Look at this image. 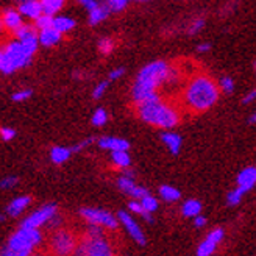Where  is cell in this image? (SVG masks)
Returning a JSON list of instances; mask_svg holds the SVG:
<instances>
[{"label": "cell", "instance_id": "6da1fadb", "mask_svg": "<svg viewBox=\"0 0 256 256\" xmlns=\"http://www.w3.org/2000/svg\"><path fill=\"white\" fill-rule=\"evenodd\" d=\"M175 78V70L169 66V62L162 60L153 61L139 70L136 82L133 84V102L134 105L140 102L155 100L160 97L158 88Z\"/></svg>", "mask_w": 256, "mask_h": 256}, {"label": "cell", "instance_id": "7a4b0ae2", "mask_svg": "<svg viewBox=\"0 0 256 256\" xmlns=\"http://www.w3.org/2000/svg\"><path fill=\"white\" fill-rule=\"evenodd\" d=\"M220 97L219 84L206 74H197L189 80L183 91V104L192 112L211 110Z\"/></svg>", "mask_w": 256, "mask_h": 256}, {"label": "cell", "instance_id": "3957f363", "mask_svg": "<svg viewBox=\"0 0 256 256\" xmlns=\"http://www.w3.org/2000/svg\"><path fill=\"white\" fill-rule=\"evenodd\" d=\"M136 116L144 124L162 128V130H170L180 124L182 119L180 111L161 97L136 104Z\"/></svg>", "mask_w": 256, "mask_h": 256}, {"label": "cell", "instance_id": "277c9868", "mask_svg": "<svg viewBox=\"0 0 256 256\" xmlns=\"http://www.w3.org/2000/svg\"><path fill=\"white\" fill-rule=\"evenodd\" d=\"M33 54L28 52L18 40L6 44V47L2 50V60H0V72L4 74H12L19 69L27 68L32 62Z\"/></svg>", "mask_w": 256, "mask_h": 256}, {"label": "cell", "instance_id": "5b68a950", "mask_svg": "<svg viewBox=\"0 0 256 256\" xmlns=\"http://www.w3.org/2000/svg\"><path fill=\"white\" fill-rule=\"evenodd\" d=\"M44 240V236L41 233V230L38 228H25L20 226L16 233H12L8 238L6 247L12 250H28L34 252L38 246H41Z\"/></svg>", "mask_w": 256, "mask_h": 256}, {"label": "cell", "instance_id": "8992f818", "mask_svg": "<svg viewBox=\"0 0 256 256\" xmlns=\"http://www.w3.org/2000/svg\"><path fill=\"white\" fill-rule=\"evenodd\" d=\"M78 238L66 228H58L48 239V253L52 256H70Z\"/></svg>", "mask_w": 256, "mask_h": 256}, {"label": "cell", "instance_id": "52a82bcc", "mask_svg": "<svg viewBox=\"0 0 256 256\" xmlns=\"http://www.w3.org/2000/svg\"><path fill=\"white\" fill-rule=\"evenodd\" d=\"M80 216L83 217V220H86L89 225H97V226H102L104 230H111V232L119 228L118 217H114L111 212H108L105 210L84 206L80 210Z\"/></svg>", "mask_w": 256, "mask_h": 256}, {"label": "cell", "instance_id": "ba28073f", "mask_svg": "<svg viewBox=\"0 0 256 256\" xmlns=\"http://www.w3.org/2000/svg\"><path fill=\"white\" fill-rule=\"evenodd\" d=\"M58 212V206L55 203H48V204H44L42 208H40L38 211L32 212L30 216H27L24 219V222L20 224V226H25V228H38L41 230V226H44L52 217Z\"/></svg>", "mask_w": 256, "mask_h": 256}, {"label": "cell", "instance_id": "9c48e42d", "mask_svg": "<svg viewBox=\"0 0 256 256\" xmlns=\"http://www.w3.org/2000/svg\"><path fill=\"white\" fill-rule=\"evenodd\" d=\"M224 236H225V232L224 228H214L211 232L206 234L200 246L197 248V256H212L219 247V244L224 240Z\"/></svg>", "mask_w": 256, "mask_h": 256}, {"label": "cell", "instance_id": "30bf717a", "mask_svg": "<svg viewBox=\"0 0 256 256\" xmlns=\"http://www.w3.org/2000/svg\"><path fill=\"white\" fill-rule=\"evenodd\" d=\"M18 41L32 52L33 55L36 54L38 50V46H40V41H38V33H36V28L33 25H28V24H22L20 27L14 32Z\"/></svg>", "mask_w": 256, "mask_h": 256}, {"label": "cell", "instance_id": "8fae6325", "mask_svg": "<svg viewBox=\"0 0 256 256\" xmlns=\"http://www.w3.org/2000/svg\"><path fill=\"white\" fill-rule=\"evenodd\" d=\"M118 220H119V224H122L125 226L126 233L130 234L139 246H146L147 239H146V236L142 233V228H140L139 224L133 219L132 214H128L126 211H119L118 212Z\"/></svg>", "mask_w": 256, "mask_h": 256}, {"label": "cell", "instance_id": "7c38bea8", "mask_svg": "<svg viewBox=\"0 0 256 256\" xmlns=\"http://www.w3.org/2000/svg\"><path fill=\"white\" fill-rule=\"evenodd\" d=\"M88 256H116V252L108 238L104 236L98 239H88Z\"/></svg>", "mask_w": 256, "mask_h": 256}, {"label": "cell", "instance_id": "4fadbf2b", "mask_svg": "<svg viewBox=\"0 0 256 256\" xmlns=\"http://www.w3.org/2000/svg\"><path fill=\"white\" fill-rule=\"evenodd\" d=\"M118 186L120 188L122 192H125L126 196L133 197L134 200H139V198H142L144 196L148 194V190L146 188L136 184L134 178H128V176H124V175L118 180Z\"/></svg>", "mask_w": 256, "mask_h": 256}, {"label": "cell", "instance_id": "5bb4252c", "mask_svg": "<svg viewBox=\"0 0 256 256\" xmlns=\"http://www.w3.org/2000/svg\"><path fill=\"white\" fill-rule=\"evenodd\" d=\"M18 11L22 18L34 20L42 14V6L40 4V0H24V2L19 5Z\"/></svg>", "mask_w": 256, "mask_h": 256}, {"label": "cell", "instance_id": "9a60e30c", "mask_svg": "<svg viewBox=\"0 0 256 256\" xmlns=\"http://www.w3.org/2000/svg\"><path fill=\"white\" fill-rule=\"evenodd\" d=\"M2 22H4V28L11 32L12 34H14V32L20 27V25L24 24L22 22V16L19 14V11L14 10V8H8L2 12Z\"/></svg>", "mask_w": 256, "mask_h": 256}, {"label": "cell", "instance_id": "2e32d148", "mask_svg": "<svg viewBox=\"0 0 256 256\" xmlns=\"http://www.w3.org/2000/svg\"><path fill=\"white\" fill-rule=\"evenodd\" d=\"M100 148H105L110 152H119V150H128L130 148V142L122 138H112V136H105L97 140Z\"/></svg>", "mask_w": 256, "mask_h": 256}, {"label": "cell", "instance_id": "e0dca14e", "mask_svg": "<svg viewBox=\"0 0 256 256\" xmlns=\"http://www.w3.org/2000/svg\"><path fill=\"white\" fill-rule=\"evenodd\" d=\"M236 183L239 188H242L246 192L252 190L256 184V168L253 166H248L244 170H240L238 178H236Z\"/></svg>", "mask_w": 256, "mask_h": 256}, {"label": "cell", "instance_id": "ac0fdd59", "mask_svg": "<svg viewBox=\"0 0 256 256\" xmlns=\"http://www.w3.org/2000/svg\"><path fill=\"white\" fill-rule=\"evenodd\" d=\"M32 197L30 196H22V197H18L14 200H11L10 204L6 206V214L10 217H18L20 216L25 210H27L30 204H32Z\"/></svg>", "mask_w": 256, "mask_h": 256}, {"label": "cell", "instance_id": "d6986e66", "mask_svg": "<svg viewBox=\"0 0 256 256\" xmlns=\"http://www.w3.org/2000/svg\"><path fill=\"white\" fill-rule=\"evenodd\" d=\"M61 36L62 34L60 32H56L54 27H50V28L40 32V34H38V41H40V44L44 47H54L61 41Z\"/></svg>", "mask_w": 256, "mask_h": 256}, {"label": "cell", "instance_id": "ffe728a7", "mask_svg": "<svg viewBox=\"0 0 256 256\" xmlns=\"http://www.w3.org/2000/svg\"><path fill=\"white\" fill-rule=\"evenodd\" d=\"M161 140L168 146V148L170 150L172 155H178L182 150V144H183V139L180 134H176L174 132H164L161 134Z\"/></svg>", "mask_w": 256, "mask_h": 256}, {"label": "cell", "instance_id": "44dd1931", "mask_svg": "<svg viewBox=\"0 0 256 256\" xmlns=\"http://www.w3.org/2000/svg\"><path fill=\"white\" fill-rule=\"evenodd\" d=\"M110 8L106 4H98L94 10L89 11V18L88 22L91 25H98L100 22H104L108 16H110Z\"/></svg>", "mask_w": 256, "mask_h": 256}, {"label": "cell", "instance_id": "7402d4cb", "mask_svg": "<svg viewBox=\"0 0 256 256\" xmlns=\"http://www.w3.org/2000/svg\"><path fill=\"white\" fill-rule=\"evenodd\" d=\"M72 156V150L69 147H61V146H55L50 150V160H52L54 164L61 166L66 161H69V158Z\"/></svg>", "mask_w": 256, "mask_h": 256}, {"label": "cell", "instance_id": "603a6c76", "mask_svg": "<svg viewBox=\"0 0 256 256\" xmlns=\"http://www.w3.org/2000/svg\"><path fill=\"white\" fill-rule=\"evenodd\" d=\"M111 162L114 168L118 169H126L132 166V158L128 155V150H119V152H111Z\"/></svg>", "mask_w": 256, "mask_h": 256}, {"label": "cell", "instance_id": "cb8c5ba5", "mask_svg": "<svg viewBox=\"0 0 256 256\" xmlns=\"http://www.w3.org/2000/svg\"><path fill=\"white\" fill-rule=\"evenodd\" d=\"M202 212V203L196 198H189L183 203L182 206V214L188 219H194V217L200 216Z\"/></svg>", "mask_w": 256, "mask_h": 256}, {"label": "cell", "instance_id": "d4e9b609", "mask_svg": "<svg viewBox=\"0 0 256 256\" xmlns=\"http://www.w3.org/2000/svg\"><path fill=\"white\" fill-rule=\"evenodd\" d=\"M52 27L56 32H60L61 34H64V33H69L75 28V20L72 18H68V16H58V18H54Z\"/></svg>", "mask_w": 256, "mask_h": 256}, {"label": "cell", "instance_id": "484cf974", "mask_svg": "<svg viewBox=\"0 0 256 256\" xmlns=\"http://www.w3.org/2000/svg\"><path fill=\"white\" fill-rule=\"evenodd\" d=\"M40 4L42 6V12L44 14H50L54 16L64 6L66 0H40Z\"/></svg>", "mask_w": 256, "mask_h": 256}, {"label": "cell", "instance_id": "4316f807", "mask_svg": "<svg viewBox=\"0 0 256 256\" xmlns=\"http://www.w3.org/2000/svg\"><path fill=\"white\" fill-rule=\"evenodd\" d=\"M160 196H161V198H162L164 202L172 203V202H176L178 198L182 197V192L178 190L176 188H174V186L164 184V186L160 188Z\"/></svg>", "mask_w": 256, "mask_h": 256}, {"label": "cell", "instance_id": "83f0119b", "mask_svg": "<svg viewBox=\"0 0 256 256\" xmlns=\"http://www.w3.org/2000/svg\"><path fill=\"white\" fill-rule=\"evenodd\" d=\"M247 194V192L242 189V188H239V186H236L233 190H230L228 192V196H226V203L230 204V206H238V204L242 202V197H244Z\"/></svg>", "mask_w": 256, "mask_h": 256}, {"label": "cell", "instance_id": "f1b7e54d", "mask_svg": "<svg viewBox=\"0 0 256 256\" xmlns=\"http://www.w3.org/2000/svg\"><path fill=\"white\" fill-rule=\"evenodd\" d=\"M128 210H130L132 212H134V214H138V216H140L147 222H153V214L152 212H147L142 206H140L139 200H132L130 203H128Z\"/></svg>", "mask_w": 256, "mask_h": 256}, {"label": "cell", "instance_id": "f546056e", "mask_svg": "<svg viewBox=\"0 0 256 256\" xmlns=\"http://www.w3.org/2000/svg\"><path fill=\"white\" fill-rule=\"evenodd\" d=\"M139 203H140V206H142L147 212H155L156 210H158V206H160V202H158V198L156 197H153V196H150V194H147V196H144L142 198H139Z\"/></svg>", "mask_w": 256, "mask_h": 256}, {"label": "cell", "instance_id": "4dcf8cb0", "mask_svg": "<svg viewBox=\"0 0 256 256\" xmlns=\"http://www.w3.org/2000/svg\"><path fill=\"white\" fill-rule=\"evenodd\" d=\"M54 25V16H50V14H42L38 18V19H34V25L33 27L36 28V30H46V28H50Z\"/></svg>", "mask_w": 256, "mask_h": 256}, {"label": "cell", "instance_id": "1f68e13d", "mask_svg": "<svg viewBox=\"0 0 256 256\" xmlns=\"http://www.w3.org/2000/svg\"><path fill=\"white\" fill-rule=\"evenodd\" d=\"M91 122H92L94 126H104L108 122V112H106V110H104V108L96 110V112L92 114Z\"/></svg>", "mask_w": 256, "mask_h": 256}, {"label": "cell", "instance_id": "d6a6232c", "mask_svg": "<svg viewBox=\"0 0 256 256\" xmlns=\"http://www.w3.org/2000/svg\"><path fill=\"white\" fill-rule=\"evenodd\" d=\"M97 47H98V52L102 55H110L114 50V41L111 40V38H102L97 44Z\"/></svg>", "mask_w": 256, "mask_h": 256}, {"label": "cell", "instance_id": "836d02e7", "mask_svg": "<svg viewBox=\"0 0 256 256\" xmlns=\"http://www.w3.org/2000/svg\"><path fill=\"white\" fill-rule=\"evenodd\" d=\"M70 256H88V239L83 236L82 239H78L76 246L74 247Z\"/></svg>", "mask_w": 256, "mask_h": 256}, {"label": "cell", "instance_id": "e575fe53", "mask_svg": "<svg viewBox=\"0 0 256 256\" xmlns=\"http://www.w3.org/2000/svg\"><path fill=\"white\" fill-rule=\"evenodd\" d=\"M219 84V89L220 92H225V94H232L234 91V82L232 76H222L220 82L217 83Z\"/></svg>", "mask_w": 256, "mask_h": 256}, {"label": "cell", "instance_id": "d590c367", "mask_svg": "<svg viewBox=\"0 0 256 256\" xmlns=\"http://www.w3.org/2000/svg\"><path fill=\"white\" fill-rule=\"evenodd\" d=\"M104 236H105L104 228L97 226V225H89V228L84 232V238H88V239H98Z\"/></svg>", "mask_w": 256, "mask_h": 256}, {"label": "cell", "instance_id": "8d00e7d4", "mask_svg": "<svg viewBox=\"0 0 256 256\" xmlns=\"http://www.w3.org/2000/svg\"><path fill=\"white\" fill-rule=\"evenodd\" d=\"M128 2H130V0H106V5H108L111 12L112 11L114 12H120V11H124L126 8Z\"/></svg>", "mask_w": 256, "mask_h": 256}, {"label": "cell", "instance_id": "74e56055", "mask_svg": "<svg viewBox=\"0 0 256 256\" xmlns=\"http://www.w3.org/2000/svg\"><path fill=\"white\" fill-rule=\"evenodd\" d=\"M108 86H110V82H108V80H105V82H100V83H98V84L94 88V91H92V97H94L96 100L102 98V97L105 96V92H106Z\"/></svg>", "mask_w": 256, "mask_h": 256}, {"label": "cell", "instance_id": "f35d334b", "mask_svg": "<svg viewBox=\"0 0 256 256\" xmlns=\"http://www.w3.org/2000/svg\"><path fill=\"white\" fill-rule=\"evenodd\" d=\"M30 253L33 252H28V250H12L10 247H4L2 250H0V256H28Z\"/></svg>", "mask_w": 256, "mask_h": 256}, {"label": "cell", "instance_id": "ab89813d", "mask_svg": "<svg viewBox=\"0 0 256 256\" xmlns=\"http://www.w3.org/2000/svg\"><path fill=\"white\" fill-rule=\"evenodd\" d=\"M32 89H20V91H18V92H14L11 96V98L14 100V102H24V100H27V98H30L32 97Z\"/></svg>", "mask_w": 256, "mask_h": 256}, {"label": "cell", "instance_id": "60d3db41", "mask_svg": "<svg viewBox=\"0 0 256 256\" xmlns=\"http://www.w3.org/2000/svg\"><path fill=\"white\" fill-rule=\"evenodd\" d=\"M14 136H16V130H12V128H10V126H2L0 128V139L2 140H11V139H14Z\"/></svg>", "mask_w": 256, "mask_h": 256}, {"label": "cell", "instance_id": "b9f144b4", "mask_svg": "<svg viewBox=\"0 0 256 256\" xmlns=\"http://www.w3.org/2000/svg\"><path fill=\"white\" fill-rule=\"evenodd\" d=\"M204 27V20L200 18V19H196L194 22L190 24V27H189V34H197L203 30Z\"/></svg>", "mask_w": 256, "mask_h": 256}, {"label": "cell", "instance_id": "7bdbcfd3", "mask_svg": "<svg viewBox=\"0 0 256 256\" xmlns=\"http://www.w3.org/2000/svg\"><path fill=\"white\" fill-rule=\"evenodd\" d=\"M61 224H62V219L58 216V212L50 219L47 224H46V226L48 228V230H52V232H55V230H58V228H61Z\"/></svg>", "mask_w": 256, "mask_h": 256}, {"label": "cell", "instance_id": "ee69618b", "mask_svg": "<svg viewBox=\"0 0 256 256\" xmlns=\"http://www.w3.org/2000/svg\"><path fill=\"white\" fill-rule=\"evenodd\" d=\"M18 184V176H5L2 182H0V188L2 189H12Z\"/></svg>", "mask_w": 256, "mask_h": 256}, {"label": "cell", "instance_id": "f6af8a7d", "mask_svg": "<svg viewBox=\"0 0 256 256\" xmlns=\"http://www.w3.org/2000/svg\"><path fill=\"white\" fill-rule=\"evenodd\" d=\"M124 74H125V69H124V68H118V69L111 70V72H110V75H108V82L119 80L120 76H124Z\"/></svg>", "mask_w": 256, "mask_h": 256}, {"label": "cell", "instance_id": "bcb514c9", "mask_svg": "<svg viewBox=\"0 0 256 256\" xmlns=\"http://www.w3.org/2000/svg\"><path fill=\"white\" fill-rule=\"evenodd\" d=\"M78 4H82L88 11H91V10H94L100 2H97V0H76Z\"/></svg>", "mask_w": 256, "mask_h": 256}, {"label": "cell", "instance_id": "7dc6e473", "mask_svg": "<svg viewBox=\"0 0 256 256\" xmlns=\"http://www.w3.org/2000/svg\"><path fill=\"white\" fill-rule=\"evenodd\" d=\"M92 142H94V139H92V138H89V139H84V140H82L80 144H76L75 147H72L70 150H72V153H74V152H80V150H83L84 147H88L89 144H92Z\"/></svg>", "mask_w": 256, "mask_h": 256}, {"label": "cell", "instance_id": "c3c4849f", "mask_svg": "<svg viewBox=\"0 0 256 256\" xmlns=\"http://www.w3.org/2000/svg\"><path fill=\"white\" fill-rule=\"evenodd\" d=\"M197 50H198V52H202V54H206V52H210V50H211V44L210 42H202V44L197 46Z\"/></svg>", "mask_w": 256, "mask_h": 256}, {"label": "cell", "instance_id": "681fc988", "mask_svg": "<svg viewBox=\"0 0 256 256\" xmlns=\"http://www.w3.org/2000/svg\"><path fill=\"white\" fill-rule=\"evenodd\" d=\"M194 225L197 226V228H202V226H204V224H206V219H204L203 216H197V217H194Z\"/></svg>", "mask_w": 256, "mask_h": 256}, {"label": "cell", "instance_id": "f907efd6", "mask_svg": "<svg viewBox=\"0 0 256 256\" xmlns=\"http://www.w3.org/2000/svg\"><path fill=\"white\" fill-rule=\"evenodd\" d=\"M254 97H256V91L253 89V91H250V92L244 97V104H246V105H248L250 102H253V100H254Z\"/></svg>", "mask_w": 256, "mask_h": 256}, {"label": "cell", "instance_id": "816d5d0a", "mask_svg": "<svg viewBox=\"0 0 256 256\" xmlns=\"http://www.w3.org/2000/svg\"><path fill=\"white\" fill-rule=\"evenodd\" d=\"M28 256H52V254H50V253H42V252H33Z\"/></svg>", "mask_w": 256, "mask_h": 256}, {"label": "cell", "instance_id": "f5cc1de1", "mask_svg": "<svg viewBox=\"0 0 256 256\" xmlns=\"http://www.w3.org/2000/svg\"><path fill=\"white\" fill-rule=\"evenodd\" d=\"M5 32V28H4V22H2V19H0V34H2Z\"/></svg>", "mask_w": 256, "mask_h": 256}, {"label": "cell", "instance_id": "db71d44e", "mask_svg": "<svg viewBox=\"0 0 256 256\" xmlns=\"http://www.w3.org/2000/svg\"><path fill=\"white\" fill-rule=\"evenodd\" d=\"M254 120H256V116H254V114H252V118L248 119V122L250 124H254Z\"/></svg>", "mask_w": 256, "mask_h": 256}, {"label": "cell", "instance_id": "11a10c76", "mask_svg": "<svg viewBox=\"0 0 256 256\" xmlns=\"http://www.w3.org/2000/svg\"><path fill=\"white\" fill-rule=\"evenodd\" d=\"M130 2H152V0H130Z\"/></svg>", "mask_w": 256, "mask_h": 256}, {"label": "cell", "instance_id": "9f6ffc18", "mask_svg": "<svg viewBox=\"0 0 256 256\" xmlns=\"http://www.w3.org/2000/svg\"><path fill=\"white\" fill-rule=\"evenodd\" d=\"M4 220V214L2 212H0V222H2Z\"/></svg>", "mask_w": 256, "mask_h": 256}, {"label": "cell", "instance_id": "6f0895ef", "mask_svg": "<svg viewBox=\"0 0 256 256\" xmlns=\"http://www.w3.org/2000/svg\"><path fill=\"white\" fill-rule=\"evenodd\" d=\"M0 60H2V48H0Z\"/></svg>", "mask_w": 256, "mask_h": 256}]
</instances>
